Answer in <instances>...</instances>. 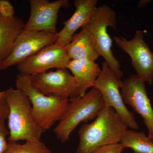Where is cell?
Masks as SVG:
<instances>
[{
	"instance_id": "obj_1",
	"label": "cell",
	"mask_w": 153,
	"mask_h": 153,
	"mask_svg": "<svg viewBox=\"0 0 153 153\" xmlns=\"http://www.w3.org/2000/svg\"><path fill=\"white\" fill-rule=\"evenodd\" d=\"M128 128L112 108L105 106L92 122L79 128L76 153H92L101 147L118 143Z\"/></svg>"
},
{
	"instance_id": "obj_2",
	"label": "cell",
	"mask_w": 153,
	"mask_h": 153,
	"mask_svg": "<svg viewBox=\"0 0 153 153\" xmlns=\"http://www.w3.org/2000/svg\"><path fill=\"white\" fill-rule=\"evenodd\" d=\"M9 113V142L41 140L44 130L35 122L31 114V104L27 96L22 91L11 87L4 91Z\"/></svg>"
},
{
	"instance_id": "obj_3",
	"label": "cell",
	"mask_w": 153,
	"mask_h": 153,
	"mask_svg": "<svg viewBox=\"0 0 153 153\" xmlns=\"http://www.w3.org/2000/svg\"><path fill=\"white\" fill-rule=\"evenodd\" d=\"M31 77L30 75L18 74L16 79V88L23 91L30 99L33 120L46 131L62 118L69 101L68 99L44 95L32 85Z\"/></svg>"
},
{
	"instance_id": "obj_4",
	"label": "cell",
	"mask_w": 153,
	"mask_h": 153,
	"mask_svg": "<svg viewBox=\"0 0 153 153\" xmlns=\"http://www.w3.org/2000/svg\"><path fill=\"white\" fill-rule=\"evenodd\" d=\"M69 103L63 117L58 122L54 132L61 142L65 143L70 134L81 123H87L94 120L105 106L99 91L95 88L79 96L68 99Z\"/></svg>"
},
{
	"instance_id": "obj_5",
	"label": "cell",
	"mask_w": 153,
	"mask_h": 153,
	"mask_svg": "<svg viewBox=\"0 0 153 153\" xmlns=\"http://www.w3.org/2000/svg\"><path fill=\"white\" fill-rule=\"evenodd\" d=\"M117 15L114 10L107 5L97 7L85 27L94 40L96 49L99 56L103 57L105 62L120 78L123 76L119 61L115 57L112 50V41L107 31L111 27L117 31Z\"/></svg>"
},
{
	"instance_id": "obj_6",
	"label": "cell",
	"mask_w": 153,
	"mask_h": 153,
	"mask_svg": "<svg viewBox=\"0 0 153 153\" xmlns=\"http://www.w3.org/2000/svg\"><path fill=\"white\" fill-rule=\"evenodd\" d=\"M101 71L96 80L94 87L101 93L105 106L111 107L120 116L128 128L138 129L139 126L133 114L125 105L120 88L122 81L106 62L102 64Z\"/></svg>"
},
{
	"instance_id": "obj_7",
	"label": "cell",
	"mask_w": 153,
	"mask_h": 153,
	"mask_svg": "<svg viewBox=\"0 0 153 153\" xmlns=\"http://www.w3.org/2000/svg\"><path fill=\"white\" fill-rule=\"evenodd\" d=\"M143 31L137 30L133 38L127 40L115 36L114 39L118 46L130 57L132 65L137 75L146 83L153 82V52L145 41Z\"/></svg>"
},
{
	"instance_id": "obj_8",
	"label": "cell",
	"mask_w": 153,
	"mask_h": 153,
	"mask_svg": "<svg viewBox=\"0 0 153 153\" xmlns=\"http://www.w3.org/2000/svg\"><path fill=\"white\" fill-rule=\"evenodd\" d=\"M31 83L44 95L68 99L79 96L76 81L67 69H57L31 76Z\"/></svg>"
},
{
	"instance_id": "obj_9",
	"label": "cell",
	"mask_w": 153,
	"mask_h": 153,
	"mask_svg": "<svg viewBox=\"0 0 153 153\" xmlns=\"http://www.w3.org/2000/svg\"><path fill=\"white\" fill-rule=\"evenodd\" d=\"M145 83L132 74L123 81L120 91L124 103L142 117L149 131L148 137L153 141V109Z\"/></svg>"
},
{
	"instance_id": "obj_10",
	"label": "cell",
	"mask_w": 153,
	"mask_h": 153,
	"mask_svg": "<svg viewBox=\"0 0 153 153\" xmlns=\"http://www.w3.org/2000/svg\"><path fill=\"white\" fill-rule=\"evenodd\" d=\"M70 61L65 47L54 44L26 58L16 67L20 74L33 76L51 68L67 69Z\"/></svg>"
},
{
	"instance_id": "obj_11",
	"label": "cell",
	"mask_w": 153,
	"mask_h": 153,
	"mask_svg": "<svg viewBox=\"0 0 153 153\" xmlns=\"http://www.w3.org/2000/svg\"><path fill=\"white\" fill-rule=\"evenodd\" d=\"M30 13L22 33L45 32L57 33L56 30L58 13L60 8L68 6V0H30Z\"/></svg>"
},
{
	"instance_id": "obj_12",
	"label": "cell",
	"mask_w": 153,
	"mask_h": 153,
	"mask_svg": "<svg viewBox=\"0 0 153 153\" xmlns=\"http://www.w3.org/2000/svg\"><path fill=\"white\" fill-rule=\"evenodd\" d=\"M56 34L45 32L22 33L17 38L13 51L0 66V70L17 65L26 58L34 55L45 47L55 44Z\"/></svg>"
},
{
	"instance_id": "obj_13",
	"label": "cell",
	"mask_w": 153,
	"mask_h": 153,
	"mask_svg": "<svg viewBox=\"0 0 153 153\" xmlns=\"http://www.w3.org/2000/svg\"><path fill=\"white\" fill-rule=\"evenodd\" d=\"M97 0H75V12L71 18L63 23V29L58 33L55 44L65 47L72 40L74 33L86 25L95 10Z\"/></svg>"
},
{
	"instance_id": "obj_14",
	"label": "cell",
	"mask_w": 153,
	"mask_h": 153,
	"mask_svg": "<svg viewBox=\"0 0 153 153\" xmlns=\"http://www.w3.org/2000/svg\"><path fill=\"white\" fill-rule=\"evenodd\" d=\"M67 69L70 70L74 76L80 97L85 95L89 88L94 87L96 80L101 71L95 61L88 60H71Z\"/></svg>"
},
{
	"instance_id": "obj_15",
	"label": "cell",
	"mask_w": 153,
	"mask_h": 153,
	"mask_svg": "<svg viewBox=\"0 0 153 153\" xmlns=\"http://www.w3.org/2000/svg\"><path fill=\"white\" fill-rule=\"evenodd\" d=\"M22 19H6L0 15V66L13 51L17 38L25 26Z\"/></svg>"
},
{
	"instance_id": "obj_16",
	"label": "cell",
	"mask_w": 153,
	"mask_h": 153,
	"mask_svg": "<svg viewBox=\"0 0 153 153\" xmlns=\"http://www.w3.org/2000/svg\"><path fill=\"white\" fill-rule=\"evenodd\" d=\"M65 48L71 60H88L95 61L99 57L93 37L84 27H82L79 33L74 35L71 42Z\"/></svg>"
},
{
	"instance_id": "obj_17",
	"label": "cell",
	"mask_w": 153,
	"mask_h": 153,
	"mask_svg": "<svg viewBox=\"0 0 153 153\" xmlns=\"http://www.w3.org/2000/svg\"><path fill=\"white\" fill-rule=\"evenodd\" d=\"M120 143L124 148H130L134 153H153V141L143 131L127 130Z\"/></svg>"
},
{
	"instance_id": "obj_18",
	"label": "cell",
	"mask_w": 153,
	"mask_h": 153,
	"mask_svg": "<svg viewBox=\"0 0 153 153\" xmlns=\"http://www.w3.org/2000/svg\"><path fill=\"white\" fill-rule=\"evenodd\" d=\"M4 153H52V152L41 140L27 141L24 144L8 142L7 149Z\"/></svg>"
},
{
	"instance_id": "obj_19",
	"label": "cell",
	"mask_w": 153,
	"mask_h": 153,
	"mask_svg": "<svg viewBox=\"0 0 153 153\" xmlns=\"http://www.w3.org/2000/svg\"><path fill=\"white\" fill-rule=\"evenodd\" d=\"M5 121L0 120V153H4L8 145L6 137L10 132L9 129L6 127Z\"/></svg>"
},
{
	"instance_id": "obj_20",
	"label": "cell",
	"mask_w": 153,
	"mask_h": 153,
	"mask_svg": "<svg viewBox=\"0 0 153 153\" xmlns=\"http://www.w3.org/2000/svg\"><path fill=\"white\" fill-rule=\"evenodd\" d=\"M15 10L13 5L7 0H0V15L6 19L13 18Z\"/></svg>"
},
{
	"instance_id": "obj_21",
	"label": "cell",
	"mask_w": 153,
	"mask_h": 153,
	"mask_svg": "<svg viewBox=\"0 0 153 153\" xmlns=\"http://www.w3.org/2000/svg\"><path fill=\"white\" fill-rule=\"evenodd\" d=\"M124 148L120 143L107 145L97 149L92 153H122Z\"/></svg>"
},
{
	"instance_id": "obj_22",
	"label": "cell",
	"mask_w": 153,
	"mask_h": 153,
	"mask_svg": "<svg viewBox=\"0 0 153 153\" xmlns=\"http://www.w3.org/2000/svg\"><path fill=\"white\" fill-rule=\"evenodd\" d=\"M9 113V106L6 101L4 91H0V120L7 119Z\"/></svg>"
},
{
	"instance_id": "obj_23",
	"label": "cell",
	"mask_w": 153,
	"mask_h": 153,
	"mask_svg": "<svg viewBox=\"0 0 153 153\" xmlns=\"http://www.w3.org/2000/svg\"><path fill=\"white\" fill-rule=\"evenodd\" d=\"M149 1H140L138 4L139 7H142L144 6L145 5L148 4V3L149 2Z\"/></svg>"
}]
</instances>
